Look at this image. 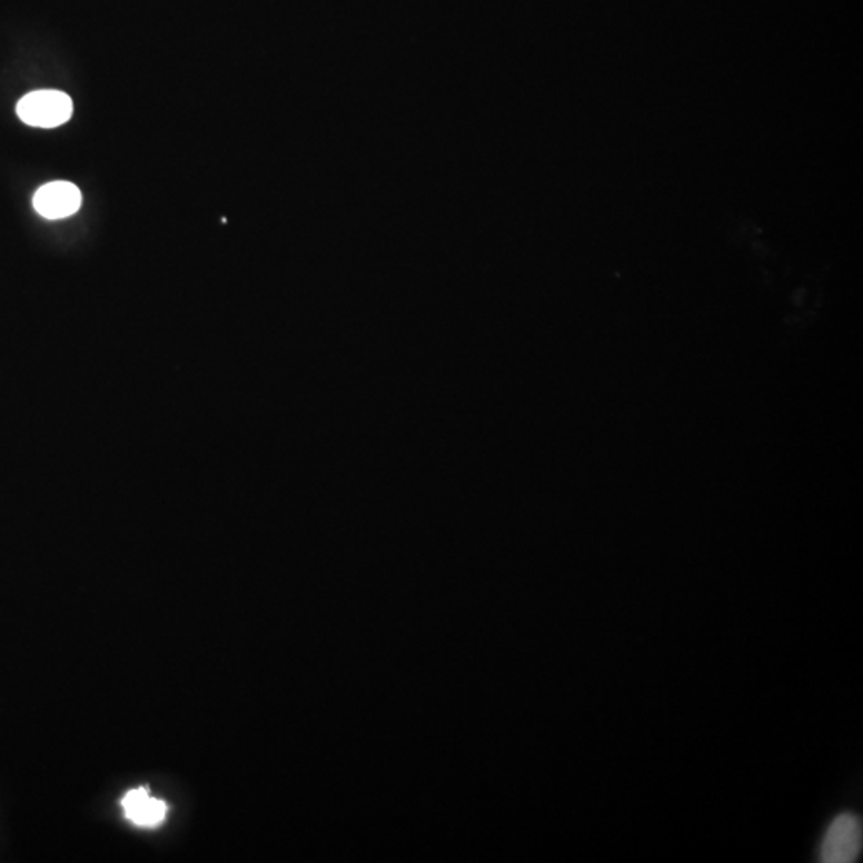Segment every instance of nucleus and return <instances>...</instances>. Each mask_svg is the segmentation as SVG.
<instances>
[{"mask_svg": "<svg viewBox=\"0 0 863 863\" xmlns=\"http://www.w3.org/2000/svg\"><path fill=\"white\" fill-rule=\"evenodd\" d=\"M32 205L43 218L63 219L77 214L82 205V194L72 182H49L36 192Z\"/></svg>", "mask_w": 863, "mask_h": 863, "instance_id": "3", "label": "nucleus"}, {"mask_svg": "<svg viewBox=\"0 0 863 863\" xmlns=\"http://www.w3.org/2000/svg\"><path fill=\"white\" fill-rule=\"evenodd\" d=\"M863 830L859 815L840 814L826 829L821 846V862L852 863L862 852Z\"/></svg>", "mask_w": 863, "mask_h": 863, "instance_id": "2", "label": "nucleus"}, {"mask_svg": "<svg viewBox=\"0 0 863 863\" xmlns=\"http://www.w3.org/2000/svg\"><path fill=\"white\" fill-rule=\"evenodd\" d=\"M123 813L135 825L153 829L166 821L167 804L162 800L152 798L148 788L131 790L122 800Z\"/></svg>", "mask_w": 863, "mask_h": 863, "instance_id": "4", "label": "nucleus"}, {"mask_svg": "<svg viewBox=\"0 0 863 863\" xmlns=\"http://www.w3.org/2000/svg\"><path fill=\"white\" fill-rule=\"evenodd\" d=\"M75 102L65 91L38 90L26 95L17 105V115L31 127L54 128L68 122Z\"/></svg>", "mask_w": 863, "mask_h": 863, "instance_id": "1", "label": "nucleus"}]
</instances>
